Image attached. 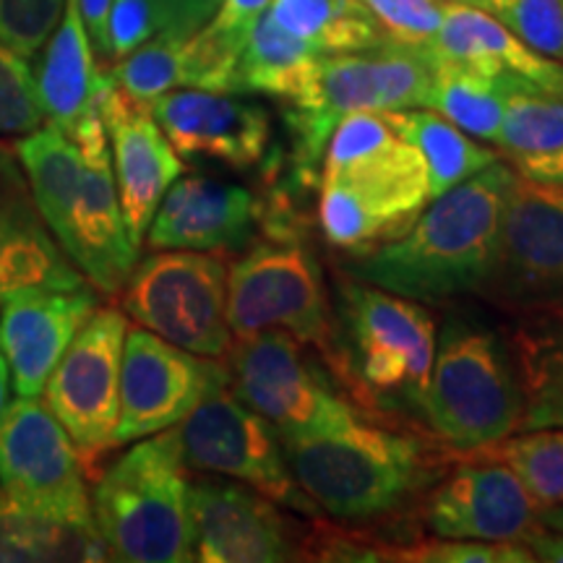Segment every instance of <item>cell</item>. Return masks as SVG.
Segmentation results:
<instances>
[{
	"instance_id": "6da1fadb",
	"label": "cell",
	"mask_w": 563,
	"mask_h": 563,
	"mask_svg": "<svg viewBox=\"0 0 563 563\" xmlns=\"http://www.w3.org/2000/svg\"><path fill=\"white\" fill-rule=\"evenodd\" d=\"M295 481L336 522H378L418 506L460 452L397 415L355 407L311 433L279 439Z\"/></svg>"
},
{
	"instance_id": "7a4b0ae2",
	"label": "cell",
	"mask_w": 563,
	"mask_h": 563,
	"mask_svg": "<svg viewBox=\"0 0 563 563\" xmlns=\"http://www.w3.org/2000/svg\"><path fill=\"white\" fill-rule=\"evenodd\" d=\"M47 230L84 277L104 295H121L139 262L125 230L110 141L100 108L74 131L42 123L13 146Z\"/></svg>"
},
{
	"instance_id": "3957f363",
	"label": "cell",
	"mask_w": 563,
	"mask_h": 563,
	"mask_svg": "<svg viewBox=\"0 0 563 563\" xmlns=\"http://www.w3.org/2000/svg\"><path fill=\"white\" fill-rule=\"evenodd\" d=\"M514 175L496 159L433 199L402 238L344 258L342 274L418 302L481 295L496 262Z\"/></svg>"
},
{
	"instance_id": "277c9868",
	"label": "cell",
	"mask_w": 563,
	"mask_h": 563,
	"mask_svg": "<svg viewBox=\"0 0 563 563\" xmlns=\"http://www.w3.org/2000/svg\"><path fill=\"white\" fill-rule=\"evenodd\" d=\"M321 162L319 228L347 256L402 238L431 201L426 159L384 112L344 115Z\"/></svg>"
},
{
	"instance_id": "5b68a950",
	"label": "cell",
	"mask_w": 563,
	"mask_h": 563,
	"mask_svg": "<svg viewBox=\"0 0 563 563\" xmlns=\"http://www.w3.org/2000/svg\"><path fill=\"white\" fill-rule=\"evenodd\" d=\"M340 363L336 382L365 410L422 412L435 357V316L402 298L342 274L336 279Z\"/></svg>"
},
{
	"instance_id": "8992f818",
	"label": "cell",
	"mask_w": 563,
	"mask_h": 563,
	"mask_svg": "<svg viewBox=\"0 0 563 563\" xmlns=\"http://www.w3.org/2000/svg\"><path fill=\"white\" fill-rule=\"evenodd\" d=\"M420 418L428 433L460 454L517 433L525 391L509 336L483 321L452 316L435 336V357Z\"/></svg>"
},
{
	"instance_id": "52a82bcc",
	"label": "cell",
	"mask_w": 563,
	"mask_h": 563,
	"mask_svg": "<svg viewBox=\"0 0 563 563\" xmlns=\"http://www.w3.org/2000/svg\"><path fill=\"white\" fill-rule=\"evenodd\" d=\"M91 517L112 561H196L188 467L175 428L139 439L97 477Z\"/></svg>"
},
{
	"instance_id": "ba28073f",
	"label": "cell",
	"mask_w": 563,
	"mask_h": 563,
	"mask_svg": "<svg viewBox=\"0 0 563 563\" xmlns=\"http://www.w3.org/2000/svg\"><path fill=\"white\" fill-rule=\"evenodd\" d=\"M433 74L431 55L389 37L357 53L319 55L308 89L287 104L298 183L319 186L323 150L344 115L428 108Z\"/></svg>"
},
{
	"instance_id": "9c48e42d",
	"label": "cell",
	"mask_w": 563,
	"mask_h": 563,
	"mask_svg": "<svg viewBox=\"0 0 563 563\" xmlns=\"http://www.w3.org/2000/svg\"><path fill=\"white\" fill-rule=\"evenodd\" d=\"M228 323L232 340H249L266 329H285L311 344L332 373L340 363V321L319 258L302 238H269L251 245L230 266Z\"/></svg>"
},
{
	"instance_id": "30bf717a",
	"label": "cell",
	"mask_w": 563,
	"mask_h": 563,
	"mask_svg": "<svg viewBox=\"0 0 563 563\" xmlns=\"http://www.w3.org/2000/svg\"><path fill=\"white\" fill-rule=\"evenodd\" d=\"M123 311L194 355L228 361V266L220 253L154 251L121 290Z\"/></svg>"
},
{
	"instance_id": "8fae6325",
	"label": "cell",
	"mask_w": 563,
	"mask_h": 563,
	"mask_svg": "<svg viewBox=\"0 0 563 563\" xmlns=\"http://www.w3.org/2000/svg\"><path fill=\"white\" fill-rule=\"evenodd\" d=\"M224 363L235 397L269 420L279 439L311 433L361 407L319 352L285 329L235 340Z\"/></svg>"
},
{
	"instance_id": "7c38bea8",
	"label": "cell",
	"mask_w": 563,
	"mask_h": 563,
	"mask_svg": "<svg viewBox=\"0 0 563 563\" xmlns=\"http://www.w3.org/2000/svg\"><path fill=\"white\" fill-rule=\"evenodd\" d=\"M175 431L188 470L241 481L306 517L321 514L295 481L272 422L238 399L230 382L217 384Z\"/></svg>"
},
{
	"instance_id": "4fadbf2b",
	"label": "cell",
	"mask_w": 563,
	"mask_h": 563,
	"mask_svg": "<svg viewBox=\"0 0 563 563\" xmlns=\"http://www.w3.org/2000/svg\"><path fill=\"white\" fill-rule=\"evenodd\" d=\"M125 334L123 311L97 308L45 384L47 407L79 449L87 475H97V460L115 449Z\"/></svg>"
},
{
	"instance_id": "5bb4252c",
	"label": "cell",
	"mask_w": 563,
	"mask_h": 563,
	"mask_svg": "<svg viewBox=\"0 0 563 563\" xmlns=\"http://www.w3.org/2000/svg\"><path fill=\"white\" fill-rule=\"evenodd\" d=\"M481 298L511 316L563 300V188L514 175Z\"/></svg>"
},
{
	"instance_id": "9a60e30c",
	"label": "cell",
	"mask_w": 563,
	"mask_h": 563,
	"mask_svg": "<svg viewBox=\"0 0 563 563\" xmlns=\"http://www.w3.org/2000/svg\"><path fill=\"white\" fill-rule=\"evenodd\" d=\"M0 488L34 509L95 519L79 449L37 397H16L0 418Z\"/></svg>"
},
{
	"instance_id": "2e32d148",
	"label": "cell",
	"mask_w": 563,
	"mask_h": 563,
	"mask_svg": "<svg viewBox=\"0 0 563 563\" xmlns=\"http://www.w3.org/2000/svg\"><path fill=\"white\" fill-rule=\"evenodd\" d=\"M230 382L224 361L194 355L150 329H129L121 365L115 446L175 428L217 384Z\"/></svg>"
},
{
	"instance_id": "e0dca14e",
	"label": "cell",
	"mask_w": 563,
	"mask_h": 563,
	"mask_svg": "<svg viewBox=\"0 0 563 563\" xmlns=\"http://www.w3.org/2000/svg\"><path fill=\"white\" fill-rule=\"evenodd\" d=\"M420 522L439 538L525 540L538 530V506L509 464L485 452L460 454L422 493Z\"/></svg>"
},
{
	"instance_id": "ac0fdd59",
	"label": "cell",
	"mask_w": 563,
	"mask_h": 563,
	"mask_svg": "<svg viewBox=\"0 0 563 563\" xmlns=\"http://www.w3.org/2000/svg\"><path fill=\"white\" fill-rule=\"evenodd\" d=\"M194 555L201 563L302 561L306 525L241 481L199 477L188 483Z\"/></svg>"
},
{
	"instance_id": "d6986e66",
	"label": "cell",
	"mask_w": 563,
	"mask_h": 563,
	"mask_svg": "<svg viewBox=\"0 0 563 563\" xmlns=\"http://www.w3.org/2000/svg\"><path fill=\"white\" fill-rule=\"evenodd\" d=\"M150 110L178 157L251 170L262 165L269 152V110L230 91L173 89L157 97Z\"/></svg>"
},
{
	"instance_id": "ffe728a7",
	"label": "cell",
	"mask_w": 563,
	"mask_h": 563,
	"mask_svg": "<svg viewBox=\"0 0 563 563\" xmlns=\"http://www.w3.org/2000/svg\"><path fill=\"white\" fill-rule=\"evenodd\" d=\"M97 108L112 146V173L125 230L131 243L141 249L159 201L183 175V159L154 121L152 110L131 102L110 74L104 76Z\"/></svg>"
},
{
	"instance_id": "44dd1931",
	"label": "cell",
	"mask_w": 563,
	"mask_h": 563,
	"mask_svg": "<svg viewBox=\"0 0 563 563\" xmlns=\"http://www.w3.org/2000/svg\"><path fill=\"white\" fill-rule=\"evenodd\" d=\"M97 311L89 285L74 290L24 287L3 298L0 308V355L11 371L19 397H40L47 378L84 321Z\"/></svg>"
},
{
	"instance_id": "7402d4cb",
	"label": "cell",
	"mask_w": 563,
	"mask_h": 563,
	"mask_svg": "<svg viewBox=\"0 0 563 563\" xmlns=\"http://www.w3.org/2000/svg\"><path fill=\"white\" fill-rule=\"evenodd\" d=\"M262 201L249 188L214 178H178L154 211L146 245L152 251L235 253L249 249Z\"/></svg>"
},
{
	"instance_id": "603a6c76",
	"label": "cell",
	"mask_w": 563,
	"mask_h": 563,
	"mask_svg": "<svg viewBox=\"0 0 563 563\" xmlns=\"http://www.w3.org/2000/svg\"><path fill=\"white\" fill-rule=\"evenodd\" d=\"M87 285L42 220L24 167L0 144V300L24 287L74 290Z\"/></svg>"
},
{
	"instance_id": "cb8c5ba5",
	"label": "cell",
	"mask_w": 563,
	"mask_h": 563,
	"mask_svg": "<svg viewBox=\"0 0 563 563\" xmlns=\"http://www.w3.org/2000/svg\"><path fill=\"white\" fill-rule=\"evenodd\" d=\"M426 53L433 63H454L488 76H522L538 87L563 91V63L532 51L501 21L473 5L449 0L441 30Z\"/></svg>"
},
{
	"instance_id": "d4e9b609",
	"label": "cell",
	"mask_w": 563,
	"mask_h": 563,
	"mask_svg": "<svg viewBox=\"0 0 563 563\" xmlns=\"http://www.w3.org/2000/svg\"><path fill=\"white\" fill-rule=\"evenodd\" d=\"M496 146L519 178L563 188V91L511 76Z\"/></svg>"
},
{
	"instance_id": "484cf974",
	"label": "cell",
	"mask_w": 563,
	"mask_h": 563,
	"mask_svg": "<svg viewBox=\"0 0 563 563\" xmlns=\"http://www.w3.org/2000/svg\"><path fill=\"white\" fill-rule=\"evenodd\" d=\"M108 70L97 63L87 26L79 13V0H66L63 21L47 40L45 58L40 66V100L45 118L68 133L79 125L89 112L97 110V97Z\"/></svg>"
},
{
	"instance_id": "4316f807",
	"label": "cell",
	"mask_w": 563,
	"mask_h": 563,
	"mask_svg": "<svg viewBox=\"0 0 563 563\" xmlns=\"http://www.w3.org/2000/svg\"><path fill=\"white\" fill-rule=\"evenodd\" d=\"M506 336L525 391L519 431L563 428V300L514 313Z\"/></svg>"
},
{
	"instance_id": "83f0119b",
	"label": "cell",
	"mask_w": 563,
	"mask_h": 563,
	"mask_svg": "<svg viewBox=\"0 0 563 563\" xmlns=\"http://www.w3.org/2000/svg\"><path fill=\"white\" fill-rule=\"evenodd\" d=\"M112 561L95 519L34 509L0 493V563Z\"/></svg>"
},
{
	"instance_id": "f1b7e54d",
	"label": "cell",
	"mask_w": 563,
	"mask_h": 563,
	"mask_svg": "<svg viewBox=\"0 0 563 563\" xmlns=\"http://www.w3.org/2000/svg\"><path fill=\"white\" fill-rule=\"evenodd\" d=\"M384 118L405 141L422 154L428 167L431 201L470 180L498 159V152L485 150L464 133L460 125L439 115L431 108L386 110Z\"/></svg>"
},
{
	"instance_id": "f546056e",
	"label": "cell",
	"mask_w": 563,
	"mask_h": 563,
	"mask_svg": "<svg viewBox=\"0 0 563 563\" xmlns=\"http://www.w3.org/2000/svg\"><path fill=\"white\" fill-rule=\"evenodd\" d=\"M316 60L319 53L282 30L266 9L253 24L238 60L235 91H253L292 104L311 84Z\"/></svg>"
},
{
	"instance_id": "4dcf8cb0",
	"label": "cell",
	"mask_w": 563,
	"mask_h": 563,
	"mask_svg": "<svg viewBox=\"0 0 563 563\" xmlns=\"http://www.w3.org/2000/svg\"><path fill=\"white\" fill-rule=\"evenodd\" d=\"M272 19L319 55L357 53L386 34L361 0H272Z\"/></svg>"
},
{
	"instance_id": "1f68e13d",
	"label": "cell",
	"mask_w": 563,
	"mask_h": 563,
	"mask_svg": "<svg viewBox=\"0 0 563 563\" xmlns=\"http://www.w3.org/2000/svg\"><path fill=\"white\" fill-rule=\"evenodd\" d=\"M433 66L435 74L428 108L460 125L470 136L496 144L509 100L511 74L488 76L454 63H433Z\"/></svg>"
},
{
	"instance_id": "d6a6232c",
	"label": "cell",
	"mask_w": 563,
	"mask_h": 563,
	"mask_svg": "<svg viewBox=\"0 0 563 563\" xmlns=\"http://www.w3.org/2000/svg\"><path fill=\"white\" fill-rule=\"evenodd\" d=\"M481 452L509 464L538 506L540 522L563 530V428L517 431Z\"/></svg>"
},
{
	"instance_id": "836d02e7",
	"label": "cell",
	"mask_w": 563,
	"mask_h": 563,
	"mask_svg": "<svg viewBox=\"0 0 563 563\" xmlns=\"http://www.w3.org/2000/svg\"><path fill=\"white\" fill-rule=\"evenodd\" d=\"M186 40L159 32L125 58L112 63L108 70L115 87L141 108H152L157 97L186 87V60H183Z\"/></svg>"
},
{
	"instance_id": "e575fe53",
	"label": "cell",
	"mask_w": 563,
	"mask_h": 563,
	"mask_svg": "<svg viewBox=\"0 0 563 563\" xmlns=\"http://www.w3.org/2000/svg\"><path fill=\"white\" fill-rule=\"evenodd\" d=\"M534 555L522 540H464L415 534L389 540L384 563H532Z\"/></svg>"
},
{
	"instance_id": "d590c367",
	"label": "cell",
	"mask_w": 563,
	"mask_h": 563,
	"mask_svg": "<svg viewBox=\"0 0 563 563\" xmlns=\"http://www.w3.org/2000/svg\"><path fill=\"white\" fill-rule=\"evenodd\" d=\"M485 13L532 51L563 63V0H488Z\"/></svg>"
},
{
	"instance_id": "8d00e7d4",
	"label": "cell",
	"mask_w": 563,
	"mask_h": 563,
	"mask_svg": "<svg viewBox=\"0 0 563 563\" xmlns=\"http://www.w3.org/2000/svg\"><path fill=\"white\" fill-rule=\"evenodd\" d=\"M45 123L37 81L26 58L0 45V133H32Z\"/></svg>"
},
{
	"instance_id": "74e56055",
	"label": "cell",
	"mask_w": 563,
	"mask_h": 563,
	"mask_svg": "<svg viewBox=\"0 0 563 563\" xmlns=\"http://www.w3.org/2000/svg\"><path fill=\"white\" fill-rule=\"evenodd\" d=\"M384 34L399 45L428 51L439 34L449 0H361Z\"/></svg>"
},
{
	"instance_id": "f35d334b",
	"label": "cell",
	"mask_w": 563,
	"mask_h": 563,
	"mask_svg": "<svg viewBox=\"0 0 563 563\" xmlns=\"http://www.w3.org/2000/svg\"><path fill=\"white\" fill-rule=\"evenodd\" d=\"M63 5L66 0H0V45L32 58L51 40Z\"/></svg>"
},
{
	"instance_id": "ab89813d",
	"label": "cell",
	"mask_w": 563,
	"mask_h": 563,
	"mask_svg": "<svg viewBox=\"0 0 563 563\" xmlns=\"http://www.w3.org/2000/svg\"><path fill=\"white\" fill-rule=\"evenodd\" d=\"M165 26L167 16L162 0H112L108 19L110 66L152 40L154 34L165 32Z\"/></svg>"
},
{
	"instance_id": "60d3db41",
	"label": "cell",
	"mask_w": 563,
	"mask_h": 563,
	"mask_svg": "<svg viewBox=\"0 0 563 563\" xmlns=\"http://www.w3.org/2000/svg\"><path fill=\"white\" fill-rule=\"evenodd\" d=\"M269 3L272 0H222L220 9L214 11V16L201 30H207L211 37L220 40L224 47L243 55L253 24L269 9Z\"/></svg>"
},
{
	"instance_id": "b9f144b4",
	"label": "cell",
	"mask_w": 563,
	"mask_h": 563,
	"mask_svg": "<svg viewBox=\"0 0 563 563\" xmlns=\"http://www.w3.org/2000/svg\"><path fill=\"white\" fill-rule=\"evenodd\" d=\"M112 0H79V13L84 26H87L89 42L95 47L100 68H110V45H108V19Z\"/></svg>"
},
{
	"instance_id": "7bdbcfd3",
	"label": "cell",
	"mask_w": 563,
	"mask_h": 563,
	"mask_svg": "<svg viewBox=\"0 0 563 563\" xmlns=\"http://www.w3.org/2000/svg\"><path fill=\"white\" fill-rule=\"evenodd\" d=\"M222 0H178V13H175V37L188 40L199 32L207 21L214 16Z\"/></svg>"
},
{
	"instance_id": "ee69618b",
	"label": "cell",
	"mask_w": 563,
	"mask_h": 563,
	"mask_svg": "<svg viewBox=\"0 0 563 563\" xmlns=\"http://www.w3.org/2000/svg\"><path fill=\"white\" fill-rule=\"evenodd\" d=\"M522 543L530 548L534 561L563 563V530H553V527L540 525L538 530L527 534Z\"/></svg>"
},
{
	"instance_id": "f6af8a7d",
	"label": "cell",
	"mask_w": 563,
	"mask_h": 563,
	"mask_svg": "<svg viewBox=\"0 0 563 563\" xmlns=\"http://www.w3.org/2000/svg\"><path fill=\"white\" fill-rule=\"evenodd\" d=\"M11 405V371H9V363H5V357L0 355V418H3V412L9 410Z\"/></svg>"
},
{
	"instance_id": "bcb514c9",
	"label": "cell",
	"mask_w": 563,
	"mask_h": 563,
	"mask_svg": "<svg viewBox=\"0 0 563 563\" xmlns=\"http://www.w3.org/2000/svg\"><path fill=\"white\" fill-rule=\"evenodd\" d=\"M452 3H464V5H473V9L485 11V3H488V0H452Z\"/></svg>"
}]
</instances>
